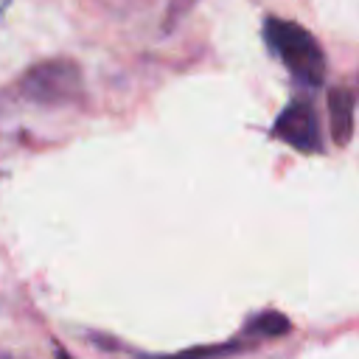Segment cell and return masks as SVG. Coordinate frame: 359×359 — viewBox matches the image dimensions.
I'll return each mask as SVG.
<instances>
[{
	"instance_id": "obj_5",
	"label": "cell",
	"mask_w": 359,
	"mask_h": 359,
	"mask_svg": "<svg viewBox=\"0 0 359 359\" xmlns=\"http://www.w3.org/2000/svg\"><path fill=\"white\" fill-rule=\"evenodd\" d=\"M286 331H289V320L280 311H261L244 325V334H258V337H280Z\"/></svg>"
},
{
	"instance_id": "obj_7",
	"label": "cell",
	"mask_w": 359,
	"mask_h": 359,
	"mask_svg": "<svg viewBox=\"0 0 359 359\" xmlns=\"http://www.w3.org/2000/svg\"><path fill=\"white\" fill-rule=\"evenodd\" d=\"M56 348H59V345H56ZM56 356H59V359H70V356H67V353H65V351H62V348H59V351H56Z\"/></svg>"
},
{
	"instance_id": "obj_2",
	"label": "cell",
	"mask_w": 359,
	"mask_h": 359,
	"mask_svg": "<svg viewBox=\"0 0 359 359\" xmlns=\"http://www.w3.org/2000/svg\"><path fill=\"white\" fill-rule=\"evenodd\" d=\"M20 90L39 104H70L81 95V70L70 59H48L25 70Z\"/></svg>"
},
{
	"instance_id": "obj_3",
	"label": "cell",
	"mask_w": 359,
	"mask_h": 359,
	"mask_svg": "<svg viewBox=\"0 0 359 359\" xmlns=\"http://www.w3.org/2000/svg\"><path fill=\"white\" fill-rule=\"evenodd\" d=\"M272 135L289 143L294 151L320 154L323 151V129L317 109L306 98H294L272 123Z\"/></svg>"
},
{
	"instance_id": "obj_4",
	"label": "cell",
	"mask_w": 359,
	"mask_h": 359,
	"mask_svg": "<svg viewBox=\"0 0 359 359\" xmlns=\"http://www.w3.org/2000/svg\"><path fill=\"white\" fill-rule=\"evenodd\" d=\"M328 129L337 146H348L353 137V95L345 87L328 90Z\"/></svg>"
},
{
	"instance_id": "obj_6",
	"label": "cell",
	"mask_w": 359,
	"mask_h": 359,
	"mask_svg": "<svg viewBox=\"0 0 359 359\" xmlns=\"http://www.w3.org/2000/svg\"><path fill=\"white\" fill-rule=\"evenodd\" d=\"M233 351H244V342H224V345H202V348H188V351H180V353H171V356H146V359H216V356H224V353H233Z\"/></svg>"
},
{
	"instance_id": "obj_1",
	"label": "cell",
	"mask_w": 359,
	"mask_h": 359,
	"mask_svg": "<svg viewBox=\"0 0 359 359\" xmlns=\"http://www.w3.org/2000/svg\"><path fill=\"white\" fill-rule=\"evenodd\" d=\"M264 36L272 53L280 59V65L292 73L294 81L306 87H320L325 79V53L314 34L292 20L280 17H266L264 22Z\"/></svg>"
}]
</instances>
